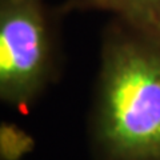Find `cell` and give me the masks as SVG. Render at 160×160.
Listing matches in <instances>:
<instances>
[{
  "mask_svg": "<svg viewBox=\"0 0 160 160\" xmlns=\"http://www.w3.org/2000/svg\"><path fill=\"white\" fill-rule=\"evenodd\" d=\"M98 128L118 160H160V38L120 22L104 43Z\"/></svg>",
  "mask_w": 160,
  "mask_h": 160,
  "instance_id": "cell-1",
  "label": "cell"
},
{
  "mask_svg": "<svg viewBox=\"0 0 160 160\" xmlns=\"http://www.w3.org/2000/svg\"><path fill=\"white\" fill-rule=\"evenodd\" d=\"M52 32L40 0H0V96L26 106L44 87Z\"/></svg>",
  "mask_w": 160,
  "mask_h": 160,
  "instance_id": "cell-2",
  "label": "cell"
},
{
  "mask_svg": "<svg viewBox=\"0 0 160 160\" xmlns=\"http://www.w3.org/2000/svg\"><path fill=\"white\" fill-rule=\"evenodd\" d=\"M71 6L112 12L127 26L160 38V0H71Z\"/></svg>",
  "mask_w": 160,
  "mask_h": 160,
  "instance_id": "cell-3",
  "label": "cell"
}]
</instances>
